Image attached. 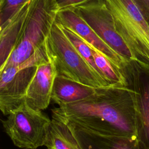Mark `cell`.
I'll return each instance as SVG.
<instances>
[{"instance_id": "cell-16", "label": "cell", "mask_w": 149, "mask_h": 149, "mask_svg": "<svg viewBox=\"0 0 149 149\" xmlns=\"http://www.w3.org/2000/svg\"><path fill=\"white\" fill-rule=\"evenodd\" d=\"M29 0H6L0 8V26L7 22L26 2Z\"/></svg>"}, {"instance_id": "cell-19", "label": "cell", "mask_w": 149, "mask_h": 149, "mask_svg": "<svg viewBox=\"0 0 149 149\" xmlns=\"http://www.w3.org/2000/svg\"><path fill=\"white\" fill-rule=\"evenodd\" d=\"M5 1L6 0H0V8L2 7V6L3 5Z\"/></svg>"}, {"instance_id": "cell-2", "label": "cell", "mask_w": 149, "mask_h": 149, "mask_svg": "<svg viewBox=\"0 0 149 149\" xmlns=\"http://www.w3.org/2000/svg\"><path fill=\"white\" fill-rule=\"evenodd\" d=\"M46 47L57 76L95 88L111 86L80 55L56 20L46 39Z\"/></svg>"}, {"instance_id": "cell-5", "label": "cell", "mask_w": 149, "mask_h": 149, "mask_svg": "<svg viewBox=\"0 0 149 149\" xmlns=\"http://www.w3.org/2000/svg\"><path fill=\"white\" fill-rule=\"evenodd\" d=\"M51 123L48 115L30 107L25 100L2 120L4 132L13 144L23 149L44 146Z\"/></svg>"}, {"instance_id": "cell-8", "label": "cell", "mask_w": 149, "mask_h": 149, "mask_svg": "<svg viewBox=\"0 0 149 149\" xmlns=\"http://www.w3.org/2000/svg\"><path fill=\"white\" fill-rule=\"evenodd\" d=\"M56 21L62 26L72 30L119 68L122 69L129 63L102 40L74 9L59 10Z\"/></svg>"}, {"instance_id": "cell-13", "label": "cell", "mask_w": 149, "mask_h": 149, "mask_svg": "<svg viewBox=\"0 0 149 149\" xmlns=\"http://www.w3.org/2000/svg\"><path fill=\"white\" fill-rule=\"evenodd\" d=\"M44 146L49 149H80L68 126L54 118L51 119Z\"/></svg>"}, {"instance_id": "cell-6", "label": "cell", "mask_w": 149, "mask_h": 149, "mask_svg": "<svg viewBox=\"0 0 149 149\" xmlns=\"http://www.w3.org/2000/svg\"><path fill=\"white\" fill-rule=\"evenodd\" d=\"M74 9L99 37L126 62L138 63L118 33L113 16L105 0H90Z\"/></svg>"}, {"instance_id": "cell-4", "label": "cell", "mask_w": 149, "mask_h": 149, "mask_svg": "<svg viewBox=\"0 0 149 149\" xmlns=\"http://www.w3.org/2000/svg\"><path fill=\"white\" fill-rule=\"evenodd\" d=\"M59 10L56 0H33L19 44L0 73L20 64L44 44Z\"/></svg>"}, {"instance_id": "cell-14", "label": "cell", "mask_w": 149, "mask_h": 149, "mask_svg": "<svg viewBox=\"0 0 149 149\" xmlns=\"http://www.w3.org/2000/svg\"><path fill=\"white\" fill-rule=\"evenodd\" d=\"M49 61L45 41L44 44L36 49L27 59L16 66L6 68L0 73V88L6 86L21 70L37 67Z\"/></svg>"}, {"instance_id": "cell-7", "label": "cell", "mask_w": 149, "mask_h": 149, "mask_svg": "<svg viewBox=\"0 0 149 149\" xmlns=\"http://www.w3.org/2000/svg\"><path fill=\"white\" fill-rule=\"evenodd\" d=\"M136 62L123 70L129 87L133 90L138 123L139 137L149 149V73Z\"/></svg>"}, {"instance_id": "cell-10", "label": "cell", "mask_w": 149, "mask_h": 149, "mask_svg": "<svg viewBox=\"0 0 149 149\" xmlns=\"http://www.w3.org/2000/svg\"><path fill=\"white\" fill-rule=\"evenodd\" d=\"M56 76L55 66L51 60L37 66L25 93V101L30 107L41 111L48 108Z\"/></svg>"}, {"instance_id": "cell-20", "label": "cell", "mask_w": 149, "mask_h": 149, "mask_svg": "<svg viewBox=\"0 0 149 149\" xmlns=\"http://www.w3.org/2000/svg\"><path fill=\"white\" fill-rule=\"evenodd\" d=\"M47 149H49V148H47Z\"/></svg>"}, {"instance_id": "cell-17", "label": "cell", "mask_w": 149, "mask_h": 149, "mask_svg": "<svg viewBox=\"0 0 149 149\" xmlns=\"http://www.w3.org/2000/svg\"><path fill=\"white\" fill-rule=\"evenodd\" d=\"M90 0H56L60 10L74 9Z\"/></svg>"}, {"instance_id": "cell-18", "label": "cell", "mask_w": 149, "mask_h": 149, "mask_svg": "<svg viewBox=\"0 0 149 149\" xmlns=\"http://www.w3.org/2000/svg\"><path fill=\"white\" fill-rule=\"evenodd\" d=\"M149 23V0H133Z\"/></svg>"}, {"instance_id": "cell-11", "label": "cell", "mask_w": 149, "mask_h": 149, "mask_svg": "<svg viewBox=\"0 0 149 149\" xmlns=\"http://www.w3.org/2000/svg\"><path fill=\"white\" fill-rule=\"evenodd\" d=\"M33 0H29L0 26V72L19 44Z\"/></svg>"}, {"instance_id": "cell-3", "label": "cell", "mask_w": 149, "mask_h": 149, "mask_svg": "<svg viewBox=\"0 0 149 149\" xmlns=\"http://www.w3.org/2000/svg\"><path fill=\"white\" fill-rule=\"evenodd\" d=\"M116 29L141 66L149 69V23L133 0H105Z\"/></svg>"}, {"instance_id": "cell-15", "label": "cell", "mask_w": 149, "mask_h": 149, "mask_svg": "<svg viewBox=\"0 0 149 149\" xmlns=\"http://www.w3.org/2000/svg\"><path fill=\"white\" fill-rule=\"evenodd\" d=\"M65 34L68 37L69 40L71 41L72 44L76 48L77 51L80 54V55L86 60V61L92 67V68L104 80L102 74L101 72L97 67L93 55L91 52V48L90 46L86 42L80 37H79L77 34L73 31L70 29L63 26L61 24ZM106 81V80H105Z\"/></svg>"}, {"instance_id": "cell-1", "label": "cell", "mask_w": 149, "mask_h": 149, "mask_svg": "<svg viewBox=\"0 0 149 149\" xmlns=\"http://www.w3.org/2000/svg\"><path fill=\"white\" fill-rule=\"evenodd\" d=\"M51 111L52 118L99 134L139 137L134 92L130 87L98 88L90 97Z\"/></svg>"}, {"instance_id": "cell-12", "label": "cell", "mask_w": 149, "mask_h": 149, "mask_svg": "<svg viewBox=\"0 0 149 149\" xmlns=\"http://www.w3.org/2000/svg\"><path fill=\"white\" fill-rule=\"evenodd\" d=\"M98 88L56 76L52 90L51 100L58 106L76 102L95 94Z\"/></svg>"}, {"instance_id": "cell-9", "label": "cell", "mask_w": 149, "mask_h": 149, "mask_svg": "<svg viewBox=\"0 0 149 149\" xmlns=\"http://www.w3.org/2000/svg\"><path fill=\"white\" fill-rule=\"evenodd\" d=\"M63 122L69 127L80 149H147L139 137L104 135L70 122Z\"/></svg>"}]
</instances>
